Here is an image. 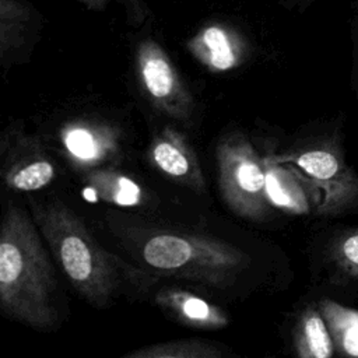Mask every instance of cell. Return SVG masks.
Instances as JSON below:
<instances>
[{
    "instance_id": "cell-13",
    "label": "cell",
    "mask_w": 358,
    "mask_h": 358,
    "mask_svg": "<svg viewBox=\"0 0 358 358\" xmlns=\"http://www.w3.org/2000/svg\"><path fill=\"white\" fill-rule=\"evenodd\" d=\"M301 354L327 358L331 354V341L322 317L310 312L302 324V347Z\"/></svg>"
},
{
    "instance_id": "cell-1",
    "label": "cell",
    "mask_w": 358,
    "mask_h": 358,
    "mask_svg": "<svg viewBox=\"0 0 358 358\" xmlns=\"http://www.w3.org/2000/svg\"><path fill=\"white\" fill-rule=\"evenodd\" d=\"M36 224L10 204L0 232V308L10 319L39 330L59 323L56 280Z\"/></svg>"
},
{
    "instance_id": "cell-2",
    "label": "cell",
    "mask_w": 358,
    "mask_h": 358,
    "mask_svg": "<svg viewBox=\"0 0 358 358\" xmlns=\"http://www.w3.org/2000/svg\"><path fill=\"white\" fill-rule=\"evenodd\" d=\"M32 214L74 289L96 308L109 305L117 288V271L113 259L98 245L84 222L56 200L35 206Z\"/></svg>"
},
{
    "instance_id": "cell-10",
    "label": "cell",
    "mask_w": 358,
    "mask_h": 358,
    "mask_svg": "<svg viewBox=\"0 0 358 358\" xmlns=\"http://www.w3.org/2000/svg\"><path fill=\"white\" fill-rule=\"evenodd\" d=\"M84 196L91 201L101 199L117 206H136L143 200V192L134 180L112 172L90 175Z\"/></svg>"
},
{
    "instance_id": "cell-5",
    "label": "cell",
    "mask_w": 358,
    "mask_h": 358,
    "mask_svg": "<svg viewBox=\"0 0 358 358\" xmlns=\"http://www.w3.org/2000/svg\"><path fill=\"white\" fill-rule=\"evenodd\" d=\"M140 81L148 101L162 113L189 120L193 98L183 85L168 56L154 43H144L138 53Z\"/></svg>"
},
{
    "instance_id": "cell-11",
    "label": "cell",
    "mask_w": 358,
    "mask_h": 358,
    "mask_svg": "<svg viewBox=\"0 0 358 358\" xmlns=\"http://www.w3.org/2000/svg\"><path fill=\"white\" fill-rule=\"evenodd\" d=\"M224 351L201 340H176L131 351L124 358H221Z\"/></svg>"
},
{
    "instance_id": "cell-15",
    "label": "cell",
    "mask_w": 358,
    "mask_h": 358,
    "mask_svg": "<svg viewBox=\"0 0 358 358\" xmlns=\"http://www.w3.org/2000/svg\"><path fill=\"white\" fill-rule=\"evenodd\" d=\"M343 344L350 354L358 355V316L354 315V322L343 329Z\"/></svg>"
},
{
    "instance_id": "cell-14",
    "label": "cell",
    "mask_w": 358,
    "mask_h": 358,
    "mask_svg": "<svg viewBox=\"0 0 358 358\" xmlns=\"http://www.w3.org/2000/svg\"><path fill=\"white\" fill-rule=\"evenodd\" d=\"M296 164L301 169L316 179H330L338 171V162L336 157L326 151H308L296 158Z\"/></svg>"
},
{
    "instance_id": "cell-4",
    "label": "cell",
    "mask_w": 358,
    "mask_h": 358,
    "mask_svg": "<svg viewBox=\"0 0 358 358\" xmlns=\"http://www.w3.org/2000/svg\"><path fill=\"white\" fill-rule=\"evenodd\" d=\"M218 183L224 201L238 215L262 220L267 211L266 162L242 133H231L217 147Z\"/></svg>"
},
{
    "instance_id": "cell-8",
    "label": "cell",
    "mask_w": 358,
    "mask_h": 358,
    "mask_svg": "<svg viewBox=\"0 0 358 358\" xmlns=\"http://www.w3.org/2000/svg\"><path fill=\"white\" fill-rule=\"evenodd\" d=\"M62 138L69 154L83 164H98L109 158L116 147L113 133L94 123L69 124Z\"/></svg>"
},
{
    "instance_id": "cell-16",
    "label": "cell",
    "mask_w": 358,
    "mask_h": 358,
    "mask_svg": "<svg viewBox=\"0 0 358 358\" xmlns=\"http://www.w3.org/2000/svg\"><path fill=\"white\" fill-rule=\"evenodd\" d=\"M343 249H344L345 257H347L350 262L358 264V235H354V236L348 238V239L345 241Z\"/></svg>"
},
{
    "instance_id": "cell-6",
    "label": "cell",
    "mask_w": 358,
    "mask_h": 358,
    "mask_svg": "<svg viewBox=\"0 0 358 358\" xmlns=\"http://www.w3.org/2000/svg\"><path fill=\"white\" fill-rule=\"evenodd\" d=\"M152 164L171 179L197 192L204 189L201 169L193 148L173 129H164L154 137L150 148Z\"/></svg>"
},
{
    "instance_id": "cell-9",
    "label": "cell",
    "mask_w": 358,
    "mask_h": 358,
    "mask_svg": "<svg viewBox=\"0 0 358 358\" xmlns=\"http://www.w3.org/2000/svg\"><path fill=\"white\" fill-rule=\"evenodd\" d=\"M55 178V166L41 152H24L6 164L3 179L8 189L32 192L48 186Z\"/></svg>"
},
{
    "instance_id": "cell-3",
    "label": "cell",
    "mask_w": 358,
    "mask_h": 358,
    "mask_svg": "<svg viewBox=\"0 0 358 358\" xmlns=\"http://www.w3.org/2000/svg\"><path fill=\"white\" fill-rule=\"evenodd\" d=\"M141 255L157 271L215 287L231 284L248 263V256L229 243L180 234L152 235Z\"/></svg>"
},
{
    "instance_id": "cell-7",
    "label": "cell",
    "mask_w": 358,
    "mask_h": 358,
    "mask_svg": "<svg viewBox=\"0 0 358 358\" xmlns=\"http://www.w3.org/2000/svg\"><path fill=\"white\" fill-rule=\"evenodd\" d=\"M157 303L186 326L221 329L228 324L225 312L185 289L164 288L157 295Z\"/></svg>"
},
{
    "instance_id": "cell-12",
    "label": "cell",
    "mask_w": 358,
    "mask_h": 358,
    "mask_svg": "<svg viewBox=\"0 0 358 358\" xmlns=\"http://www.w3.org/2000/svg\"><path fill=\"white\" fill-rule=\"evenodd\" d=\"M197 52L217 71L229 70L238 63V55L229 38L218 27H210L203 32L197 43Z\"/></svg>"
}]
</instances>
